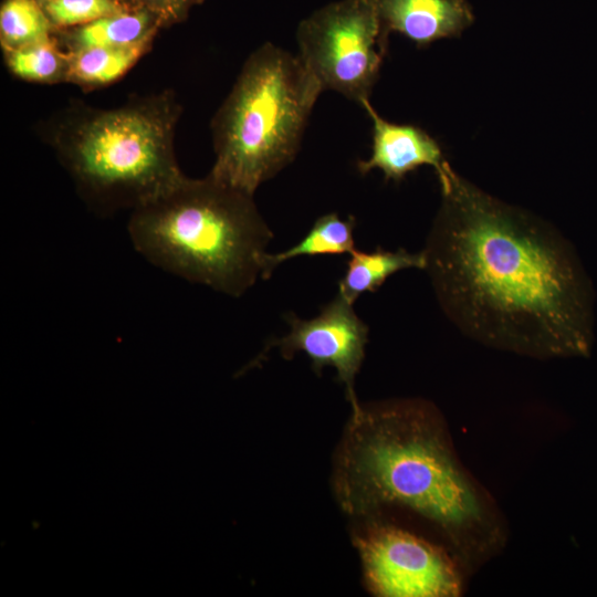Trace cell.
<instances>
[{
    "instance_id": "1",
    "label": "cell",
    "mask_w": 597,
    "mask_h": 597,
    "mask_svg": "<svg viewBox=\"0 0 597 597\" xmlns=\"http://www.w3.org/2000/svg\"><path fill=\"white\" fill-rule=\"evenodd\" d=\"M440 187L422 252L447 317L499 350L535 359L589 356L591 291L566 239L453 169Z\"/></svg>"
},
{
    "instance_id": "2",
    "label": "cell",
    "mask_w": 597,
    "mask_h": 597,
    "mask_svg": "<svg viewBox=\"0 0 597 597\" xmlns=\"http://www.w3.org/2000/svg\"><path fill=\"white\" fill-rule=\"evenodd\" d=\"M337 489L352 513L399 507L423 520L468 576L509 541L503 512L459 458L442 413L422 399L353 413Z\"/></svg>"
},
{
    "instance_id": "3",
    "label": "cell",
    "mask_w": 597,
    "mask_h": 597,
    "mask_svg": "<svg viewBox=\"0 0 597 597\" xmlns=\"http://www.w3.org/2000/svg\"><path fill=\"white\" fill-rule=\"evenodd\" d=\"M181 112L172 91L113 108L73 102L44 122L40 132L82 199L108 214L133 210L185 177L174 145Z\"/></svg>"
},
{
    "instance_id": "4",
    "label": "cell",
    "mask_w": 597,
    "mask_h": 597,
    "mask_svg": "<svg viewBox=\"0 0 597 597\" xmlns=\"http://www.w3.org/2000/svg\"><path fill=\"white\" fill-rule=\"evenodd\" d=\"M128 233L154 265L235 297L261 277L273 237L253 196L210 174L133 209Z\"/></svg>"
},
{
    "instance_id": "5",
    "label": "cell",
    "mask_w": 597,
    "mask_h": 597,
    "mask_svg": "<svg viewBox=\"0 0 597 597\" xmlns=\"http://www.w3.org/2000/svg\"><path fill=\"white\" fill-rule=\"evenodd\" d=\"M322 91L298 54L271 43L256 49L212 118L209 174L253 196L295 157Z\"/></svg>"
},
{
    "instance_id": "6",
    "label": "cell",
    "mask_w": 597,
    "mask_h": 597,
    "mask_svg": "<svg viewBox=\"0 0 597 597\" xmlns=\"http://www.w3.org/2000/svg\"><path fill=\"white\" fill-rule=\"evenodd\" d=\"M298 56L323 90L362 104L369 100L388 43L375 0H341L303 20L296 31Z\"/></svg>"
},
{
    "instance_id": "7",
    "label": "cell",
    "mask_w": 597,
    "mask_h": 597,
    "mask_svg": "<svg viewBox=\"0 0 597 597\" xmlns=\"http://www.w3.org/2000/svg\"><path fill=\"white\" fill-rule=\"evenodd\" d=\"M369 589L381 597H459L468 575L440 543L391 524L357 537Z\"/></svg>"
},
{
    "instance_id": "8",
    "label": "cell",
    "mask_w": 597,
    "mask_h": 597,
    "mask_svg": "<svg viewBox=\"0 0 597 597\" xmlns=\"http://www.w3.org/2000/svg\"><path fill=\"white\" fill-rule=\"evenodd\" d=\"M353 304L337 293L313 318L302 320L290 313L286 315L290 332L273 342L272 346H277L287 359L295 353H305L315 371L333 366L345 386L355 413L360 406L357 404L354 381L365 356L369 328L357 316Z\"/></svg>"
},
{
    "instance_id": "9",
    "label": "cell",
    "mask_w": 597,
    "mask_h": 597,
    "mask_svg": "<svg viewBox=\"0 0 597 597\" xmlns=\"http://www.w3.org/2000/svg\"><path fill=\"white\" fill-rule=\"evenodd\" d=\"M373 122L370 158L357 163L360 174L380 169L386 180L399 182L421 166L433 167L439 182L452 169L439 143L422 128L409 124H394L383 118L369 100L360 104Z\"/></svg>"
},
{
    "instance_id": "10",
    "label": "cell",
    "mask_w": 597,
    "mask_h": 597,
    "mask_svg": "<svg viewBox=\"0 0 597 597\" xmlns=\"http://www.w3.org/2000/svg\"><path fill=\"white\" fill-rule=\"evenodd\" d=\"M383 39L398 32L418 48L458 36L474 20L467 0H375Z\"/></svg>"
},
{
    "instance_id": "11",
    "label": "cell",
    "mask_w": 597,
    "mask_h": 597,
    "mask_svg": "<svg viewBox=\"0 0 597 597\" xmlns=\"http://www.w3.org/2000/svg\"><path fill=\"white\" fill-rule=\"evenodd\" d=\"M161 23L139 10H123L93 22L55 30L54 36L66 52L91 46H130L154 42Z\"/></svg>"
},
{
    "instance_id": "12",
    "label": "cell",
    "mask_w": 597,
    "mask_h": 597,
    "mask_svg": "<svg viewBox=\"0 0 597 597\" xmlns=\"http://www.w3.org/2000/svg\"><path fill=\"white\" fill-rule=\"evenodd\" d=\"M411 268L425 270L426 256L422 251L412 253L405 249L385 251L380 248L374 252L355 250L338 283V293L354 303L363 293L377 291L390 275Z\"/></svg>"
},
{
    "instance_id": "13",
    "label": "cell",
    "mask_w": 597,
    "mask_h": 597,
    "mask_svg": "<svg viewBox=\"0 0 597 597\" xmlns=\"http://www.w3.org/2000/svg\"><path fill=\"white\" fill-rule=\"evenodd\" d=\"M153 42L130 46H91L70 51L67 83L83 90L102 87L121 78L146 54Z\"/></svg>"
},
{
    "instance_id": "14",
    "label": "cell",
    "mask_w": 597,
    "mask_h": 597,
    "mask_svg": "<svg viewBox=\"0 0 597 597\" xmlns=\"http://www.w3.org/2000/svg\"><path fill=\"white\" fill-rule=\"evenodd\" d=\"M354 217L342 219L336 212L320 217L306 235L292 248L262 258V279H269L273 270L286 260L296 256L339 255L355 251Z\"/></svg>"
},
{
    "instance_id": "15",
    "label": "cell",
    "mask_w": 597,
    "mask_h": 597,
    "mask_svg": "<svg viewBox=\"0 0 597 597\" xmlns=\"http://www.w3.org/2000/svg\"><path fill=\"white\" fill-rule=\"evenodd\" d=\"M3 55L11 74L21 80L40 84L67 82L69 53L61 48L54 33L34 44L3 51Z\"/></svg>"
},
{
    "instance_id": "16",
    "label": "cell",
    "mask_w": 597,
    "mask_h": 597,
    "mask_svg": "<svg viewBox=\"0 0 597 597\" xmlns=\"http://www.w3.org/2000/svg\"><path fill=\"white\" fill-rule=\"evenodd\" d=\"M55 29L38 0H3L0 8L2 51L17 50L49 39Z\"/></svg>"
},
{
    "instance_id": "17",
    "label": "cell",
    "mask_w": 597,
    "mask_h": 597,
    "mask_svg": "<svg viewBox=\"0 0 597 597\" xmlns=\"http://www.w3.org/2000/svg\"><path fill=\"white\" fill-rule=\"evenodd\" d=\"M43 9L55 30L74 28L118 13V0H50Z\"/></svg>"
},
{
    "instance_id": "18",
    "label": "cell",
    "mask_w": 597,
    "mask_h": 597,
    "mask_svg": "<svg viewBox=\"0 0 597 597\" xmlns=\"http://www.w3.org/2000/svg\"><path fill=\"white\" fill-rule=\"evenodd\" d=\"M205 0H118L126 10L145 11L159 20L163 28L185 21L190 10Z\"/></svg>"
},
{
    "instance_id": "19",
    "label": "cell",
    "mask_w": 597,
    "mask_h": 597,
    "mask_svg": "<svg viewBox=\"0 0 597 597\" xmlns=\"http://www.w3.org/2000/svg\"><path fill=\"white\" fill-rule=\"evenodd\" d=\"M41 4H44L45 2L50 1V0H38Z\"/></svg>"
}]
</instances>
